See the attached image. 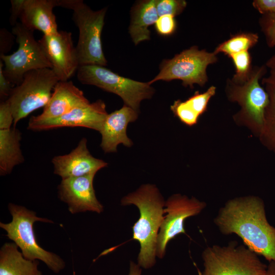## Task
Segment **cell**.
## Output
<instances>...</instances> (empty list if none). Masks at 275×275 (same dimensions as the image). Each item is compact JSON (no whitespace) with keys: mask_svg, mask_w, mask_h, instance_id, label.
<instances>
[{"mask_svg":"<svg viewBox=\"0 0 275 275\" xmlns=\"http://www.w3.org/2000/svg\"><path fill=\"white\" fill-rule=\"evenodd\" d=\"M202 257L204 270L198 269V275H261L267 268L258 255L235 241L208 246Z\"/></svg>","mask_w":275,"mask_h":275,"instance_id":"8992f818","label":"cell"},{"mask_svg":"<svg viewBox=\"0 0 275 275\" xmlns=\"http://www.w3.org/2000/svg\"><path fill=\"white\" fill-rule=\"evenodd\" d=\"M175 17L170 15H164L158 17L155 23L156 32L162 36L172 35L176 28Z\"/></svg>","mask_w":275,"mask_h":275,"instance_id":"83f0119b","label":"cell"},{"mask_svg":"<svg viewBox=\"0 0 275 275\" xmlns=\"http://www.w3.org/2000/svg\"><path fill=\"white\" fill-rule=\"evenodd\" d=\"M56 0H24L19 18L21 23L32 31L39 30L44 35L57 33L58 26L53 8Z\"/></svg>","mask_w":275,"mask_h":275,"instance_id":"ac0fdd59","label":"cell"},{"mask_svg":"<svg viewBox=\"0 0 275 275\" xmlns=\"http://www.w3.org/2000/svg\"><path fill=\"white\" fill-rule=\"evenodd\" d=\"M59 81L50 68L33 70L24 75L6 100L12 112L14 127L34 111L45 106Z\"/></svg>","mask_w":275,"mask_h":275,"instance_id":"52a82bcc","label":"cell"},{"mask_svg":"<svg viewBox=\"0 0 275 275\" xmlns=\"http://www.w3.org/2000/svg\"><path fill=\"white\" fill-rule=\"evenodd\" d=\"M95 174L62 180L58 186L60 199L72 214L86 211L100 213L103 205L97 200L93 187Z\"/></svg>","mask_w":275,"mask_h":275,"instance_id":"5bb4252c","label":"cell"},{"mask_svg":"<svg viewBox=\"0 0 275 275\" xmlns=\"http://www.w3.org/2000/svg\"><path fill=\"white\" fill-rule=\"evenodd\" d=\"M259 41L257 33L242 32L232 36L229 39L219 44L213 52L218 54L224 53L230 57L231 55L249 49L255 46Z\"/></svg>","mask_w":275,"mask_h":275,"instance_id":"cb8c5ba5","label":"cell"},{"mask_svg":"<svg viewBox=\"0 0 275 275\" xmlns=\"http://www.w3.org/2000/svg\"><path fill=\"white\" fill-rule=\"evenodd\" d=\"M158 17L155 0L140 1L132 7L128 32L135 45L150 40L149 27L155 24Z\"/></svg>","mask_w":275,"mask_h":275,"instance_id":"d6986e66","label":"cell"},{"mask_svg":"<svg viewBox=\"0 0 275 275\" xmlns=\"http://www.w3.org/2000/svg\"><path fill=\"white\" fill-rule=\"evenodd\" d=\"M206 204L195 197L189 198L180 194L171 196L165 201L163 221L158 234L156 257H164L168 242L178 235L185 234L184 221L188 217L200 214Z\"/></svg>","mask_w":275,"mask_h":275,"instance_id":"8fae6325","label":"cell"},{"mask_svg":"<svg viewBox=\"0 0 275 275\" xmlns=\"http://www.w3.org/2000/svg\"><path fill=\"white\" fill-rule=\"evenodd\" d=\"M261 83L275 87V69H270L268 76L262 78Z\"/></svg>","mask_w":275,"mask_h":275,"instance_id":"836d02e7","label":"cell"},{"mask_svg":"<svg viewBox=\"0 0 275 275\" xmlns=\"http://www.w3.org/2000/svg\"><path fill=\"white\" fill-rule=\"evenodd\" d=\"M216 88L210 86L205 92L197 91L184 101L177 100L171 106V109L183 123L191 126L196 124L199 117L206 110L210 99L215 94Z\"/></svg>","mask_w":275,"mask_h":275,"instance_id":"44dd1931","label":"cell"},{"mask_svg":"<svg viewBox=\"0 0 275 275\" xmlns=\"http://www.w3.org/2000/svg\"><path fill=\"white\" fill-rule=\"evenodd\" d=\"M158 16L170 15L175 17L180 15L187 6L184 0H155Z\"/></svg>","mask_w":275,"mask_h":275,"instance_id":"484cf974","label":"cell"},{"mask_svg":"<svg viewBox=\"0 0 275 275\" xmlns=\"http://www.w3.org/2000/svg\"><path fill=\"white\" fill-rule=\"evenodd\" d=\"M214 223L223 234H236L249 249L269 262H275V228L268 223L264 203L259 197L228 200Z\"/></svg>","mask_w":275,"mask_h":275,"instance_id":"6da1fadb","label":"cell"},{"mask_svg":"<svg viewBox=\"0 0 275 275\" xmlns=\"http://www.w3.org/2000/svg\"><path fill=\"white\" fill-rule=\"evenodd\" d=\"M252 5L262 15L275 13V0H254Z\"/></svg>","mask_w":275,"mask_h":275,"instance_id":"4dcf8cb0","label":"cell"},{"mask_svg":"<svg viewBox=\"0 0 275 275\" xmlns=\"http://www.w3.org/2000/svg\"><path fill=\"white\" fill-rule=\"evenodd\" d=\"M267 69L265 65L255 66L245 81L236 83L228 78L225 87L228 100L239 106V110L233 116L234 121L248 128L256 137L261 130L265 110L269 101L267 92L259 82Z\"/></svg>","mask_w":275,"mask_h":275,"instance_id":"3957f363","label":"cell"},{"mask_svg":"<svg viewBox=\"0 0 275 275\" xmlns=\"http://www.w3.org/2000/svg\"><path fill=\"white\" fill-rule=\"evenodd\" d=\"M38 260L24 257L15 243H5L0 250V275H42Z\"/></svg>","mask_w":275,"mask_h":275,"instance_id":"ffe728a7","label":"cell"},{"mask_svg":"<svg viewBox=\"0 0 275 275\" xmlns=\"http://www.w3.org/2000/svg\"><path fill=\"white\" fill-rule=\"evenodd\" d=\"M121 204L134 205L139 209L140 217L132 227L133 239L140 244L138 264L150 269L156 263L158 234L164 217L163 197L156 185L145 184L124 196Z\"/></svg>","mask_w":275,"mask_h":275,"instance_id":"7a4b0ae2","label":"cell"},{"mask_svg":"<svg viewBox=\"0 0 275 275\" xmlns=\"http://www.w3.org/2000/svg\"><path fill=\"white\" fill-rule=\"evenodd\" d=\"M269 101L264 115L263 124L259 134L260 143L275 154V87L266 85Z\"/></svg>","mask_w":275,"mask_h":275,"instance_id":"603a6c76","label":"cell"},{"mask_svg":"<svg viewBox=\"0 0 275 275\" xmlns=\"http://www.w3.org/2000/svg\"><path fill=\"white\" fill-rule=\"evenodd\" d=\"M261 275H275V262H269L265 271Z\"/></svg>","mask_w":275,"mask_h":275,"instance_id":"d590c367","label":"cell"},{"mask_svg":"<svg viewBox=\"0 0 275 275\" xmlns=\"http://www.w3.org/2000/svg\"><path fill=\"white\" fill-rule=\"evenodd\" d=\"M54 174L62 179L96 174L107 163L93 156L87 147V140L82 138L77 146L67 154L54 156L51 160Z\"/></svg>","mask_w":275,"mask_h":275,"instance_id":"9a60e30c","label":"cell"},{"mask_svg":"<svg viewBox=\"0 0 275 275\" xmlns=\"http://www.w3.org/2000/svg\"><path fill=\"white\" fill-rule=\"evenodd\" d=\"M24 0H11V15L10 23L14 26L17 22V19L19 18Z\"/></svg>","mask_w":275,"mask_h":275,"instance_id":"d6a6232c","label":"cell"},{"mask_svg":"<svg viewBox=\"0 0 275 275\" xmlns=\"http://www.w3.org/2000/svg\"><path fill=\"white\" fill-rule=\"evenodd\" d=\"M77 72L79 81L96 86L120 96L124 104L138 112L141 102L150 99L155 90L148 82L124 77L104 66L98 65L79 66Z\"/></svg>","mask_w":275,"mask_h":275,"instance_id":"ba28073f","label":"cell"},{"mask_svg":"<svg viewBox=\"0 0 275 275\" xmlns=\"http://www.w3.org/2000/svg\"><path fill=\"white\" fill-rule=\"evenodd\" d=\"M142 267L137 263L133 261L130 262L128 275H141Z\"/></svg>","mask_w":275,"mask_h":275,"instance_id":"e575fe53","label":"cell"},{"mask_svg":"<svg viewBox=\"0 0 275 275\" xmlns=\"http://www.w3.org/2000/svg\"><path fill=\"white\" fill-rule=\"evenodd\" d=\"M56 2L57 6L73 10L72 19L79 30L75 48L79 66H106L101 36L107 8L94 11L81 0H56Z\"/></svg>","mask_w":275,"mask_h":275,"instance_id":"277c9868","label":"cell"},{"mask_svg":"<svg viewBox=\"0 0 275 275\" xmlns=\"http://www.w3.org/2000/svg\"><path fill=\"white\" fill-rule=\"evenodd\" d=\"M13 116L8 102L5 100L0 104V129L9 128L13 123Z\"/></svg>","mask_w":275,"mask_h":275,"instance_id":"f1b7e54d","label":"cell"},{"mask_svg":"<svg viewBox=\"0 0 275 275\" xmlns=\"http://www.w3.org/2000/svg\"><path fill=\"white\" fill-rule=\"evenodd\" d=\"M89 103L83 92L72 81H59L42 113L35 117L38 119L58 118L77 107Z\"/></svg>","mask_w":275,"mask_h":275,"instance_id":"e0dca14e","label":"cell"},{"mask_svg":"<svg viewBox=\"0 0 275 275\" xmlns=\"http://www.w3.org/2000/svg\"><path fill=\"white\" fill-rule=\"evenodd\" d=\"M38 42L59 81H68L79 67L71 33L59 31L53 34L43 35Z\"/></svg>","mask_w":275,"mask_h":275,"instance_id":"4fadbf2b","label":"cell"},{"mask_svg":"<svg viewBox=\"0 0 275 275\" xmlns=\"http://www.w3.org/2000/svg\"><path fill=\"white\" fill-rule=\"evenodd\" d=\"M235 67V73L231 78L236 83H242L250 77L253 67L252 59L249 51L233 54L230 57Z\"/></svg>","mask_w":275,"mask_h":275,"instance_id":"d4e9b609","label":"cell"},{"mask_svg":"<svg viewBox=\"0 0 275 275\" xmlns=\"http://www.w3.org/2000/svg\"><path fill=\"white\" fill-rule=\"evenodd\" d=\"M3 63L0 61V97L2 101L9 97L12 89L14 86L5 76L3 72Z\"/></svg>","mask_w":275,"mask_h":275,"instance_id":"f546056e","label":"cell"},{"mask_svg":"<svg viewBox=\"0 0 275 275\" xmlns=\"http://www.w3.org/2000/svg\"><path fill=\"white\" fill-rule=\"evenodd\" d=\"M107 115L105 103L99 99L77 107L58 118L38 119L32 116L28 129L41 131L65 127H82L100 132Z\"/></svg>","mask_w":275,"mask_h":275,"instance_id":"7c38bea8","label":"cell"},{"mask_svg":"<svg viewBox=\"0 0 275 275\" xmlns=\"http://www.w3.org/2000/svg\"><path fill=\"white\" fill-rule=\"evenodd\" d=\"M265 65L270 70L275 69V53L267 60Z\"/></svg>","mask_w":275,"mask_h":275,"instance_id":"8d00e7d4","label":"cell"},{"mask_svg":"<svg viewBox=\"0 0 275 275\" xmlns=\"http://www.w3.org/2000/svg\"><path fill=\"white\" fill-rule=\"evenodd\" d=\"M18 44L17 50L10 55H0L5 64V76L15 87L22 81L28 72L37 69L50 68L52 66L40 44L36 41L33 31L17 22L12 29Z\"/></svg>","mask_w":275,"mask_h":275,"instance_id":"30bf717a","label":"cell"},{"mask_svg":"<svg viewBox=\"0 0 275 275\" xmlns=\"http://www.w3.org/2000/svg\"><path fill=\"white\" fill-rule=\"evenodd\" d=\"M21 133L15 127L0 129V175L10 174L24 161L20 149Z\"/></svg>","mask_w":275,"mask_h":275,"instance_id":"7402d4cb","label":"cell"},{"mask_svg":"<svg viewBox=\"0 0 275 275\" xmlns=\"http://www.w3.org/2000/svg\"><path fill=\"white\" fill-rule=\"evenodd\" d=\"M259 24L269 48L275 46V13L262 15L259 19Z\"/></svg>","mask_w":275,"mask_h":275,"instance_id":"4316f807","label":"cell"},{"mask_svg":"<svg viewBox=\"0 0 275 275\" xmlns=\"http://www.w3.org/2000/svg\"><path fill=\"white\" fill-rule=\"evenodd\" d=\"M8 209L12 216L10 223L1 222L0 227L7 232L6 236L19 247L24 257L30 260H41L54 273L65 267V262L58 255L47 251L37 242L33 225L36 222L53 223L47 218L38 217L35 212L23 206L9 203Z\"/></svg>","mask_w":275,"mask_h":275,"instance_id":"5b68a950","label":"cell"},{"mask_svg":"<svg viewBox=\"0 0 275 275\" xmlns=\"http://www.w3.org/2000/svg\"><path fill=\"white\" fill-rule=\"evenodd\" d=\"M138 117V112L125 104L107 115L99 132L102 137L100 147L105 153L116 152L120 144L128 147L132 145L127 135V127Z\"/></svg>","mask_w":275,"mask_h":275,"instance_id":"2e32d148","label":"cell"},{"mask_svg":"<svg viewBox=\"0 0 275 275\" xmlns=\"http://www.w3.org/2000/svg\"><path fill=\"white\" fill-rule=\"evenodd\" d=\"M218 58L213 51L199 49L193 46L176 54L173 58L163 60L159 66V72L148 83L158 80L170 81L178 79L185 87L193 88L194 85L204 86L208 81L207 68L217 62Z\"/></svg>","mask_w":275,"mask_h":275,"instance_id":"9c48e42d","label":"cell"},{"mask_svg":"<svg viewBox=\"0 0 275 275\" xmlns=\"http://www.w3.org/2000/svg\"><path fill=\"white\" fill-rule=\"evenodd\" d=\"M1 45L0 55L5 54V53L11 49L13 43V34H11L8 30L3 29L1 30Z\"/></svg>","mask_w":275,"mask_h":275,"instance_id":"1f68e13d","label":"cell"}]
</instances>
